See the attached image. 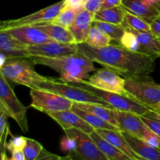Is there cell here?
Segmentation results:
<instances>
[{
    "label": "cell",
    "mask_w": 160,
    "mask_h": 160,
    "mask_svg": "<svg viewBox=\"0 0 160 160\" xmlns=\"http://www.w3.org/2000/svg\"><path fill=\"white\" fill-rule=\"evenodd\" d=\"M31 56H45V57H59L76 54L79 52L78 44H63L53 42L29 45L28 48Z\"/></svg>",
    "instance_id": "obj_12"
},
{
    "label": "cell",
    "mask_w": 160,
    "mask_h": 160,
    "mask_svg": "<svg viewBox=\"0 0 160 160\" xmlns=\"http://www.w3.org/2000/svg\"><path fill=\"white\" fill-rule=\"evenodd\" d=\"M122 1L123 0H105L102 6V8L100 9H109V8L122 6Z\"/></svg>",
    "instance_id": "obj_43"
},
{
    "label": "cell",
    "mask_w": 160,
    "mask_h": 160,
    "mask_svg": "<svg viewBox=\"0 0 160 160\" xmlns=\"http://www.w3.org/2000/svg\"><path fill=\"white\" fill-rule=\"evenodd\" d=\"M94 20L121 25L124 21V9L122 6H119L109 9H100L95 14Z\"/></svg>",
    "instance_id": "obj_25"
},
{
    "label": "cell",
    "mask_w": 160,
    "mask_h": 160,
    "mask_svg": "<svg viewBox=\"0 0 160 160\" xmlns=\"http://www.w3.org/2000/svg\"><path fill=\"white\" fill-rule=\"evenodd\" d=\"M28 138L23 136H11V140L6 144V149L10 152L17 151H23L27 143Z\"/></svg>",
    "instance_id": "obj_35"
},
{
    "label": "cell",
    "mask_w": 160,
    "mask_h": 160,
    "mask_svg": "<svg viewBox=\"0 0 160 160\" xmlns=\"http://www.w3.org/2000/svg\"><path fill=\"white\" fill-rule=\"evenodd\" d=\"M122 6L128 12L144 19L149 23L160 14L155 6H148L143 0H123Z\"/></svg>",
    "instance_id": "obj_20"
},
{
    "label": "cell",
    "mask_w": 160,
    "mask_h": 160,
    "mask_svg": "<svg viewBox=\"0 0 160 160\" xmlns=\"http://www.w3.org/2000/svg\"><path fill=\"white\" fill-rule=\"evenodd\" d=\"M159 45H160V38H159Z\"/></svg>",
    "instance_id": "obj_49"
},
{
    "label": "cell",
    "mask_w": 160,
    "mask_h": 160,
    "mask_svg": "<svg viewBox=\"0 0 160 160\" xmlns=\"http://www.w3.org/2000/svg\"><path fill=\"white\" fill-rule=\"evenodd\" d=\"M113 113L121 132H127L134 137L141 138L142 134L148 129L141 116L138 114L115 109Z\"/></svg>",
    "instance_id": "obj_14"
},
{
    "label": "cell",
    "mask_w": 160,
    "mask_h": 160,
    "mask_svg": "<svg viewBox=\"0 0 160 160\" xmlns=\"http://www.w3.org/2000/svg\"><path fill=\"white\" fill-rule=\"evenodd\" d=\"M124 22L128 26L138 31L151 32L150 23L145 21L144 19L128 12L124 9Z\"/></svg>",
    "instance_id": "obj_29"
},
{
    "label": "cell",
    "mask_w": 160,
    "mask_h": 160,
    "mask_svg": "<svg viewBox=\"0 0 160 160\" xmlns=\"http://www.w3.org/2000/svg\"><path fill=\"white\" fill-rule=\"evenodd\" d=\"M154 6L156 8V9H158V11H159V13H160V0L159 2H156V4L154 5Z\"/></svg>",
    "instance_id": "obj_47"
},
{
    "label": "cell",
    "mask_w": 160,
    "mask_h": 160,
    "mask_svg": "<svg viewBox=\"0 0 160 160\" xmlns=\"http://www.w3.org/2000/svg\"><path fill=\"white\" fill-rule=\"evenodd\" d=\"M88 83L97 88L128 95L125 90V78L113 70L102 68L88 78Z\"/></svg>",
    "instance_id": "obj_10"
},
{
    "label": "cell",
    "mask_w": 160,
    "mask_h": 160,
    "mask_svg": "<svg viewBox=\"0 0 160 160\" xmlns=\"http://www.w3.org/2000/svg\"><path fill=\"white\" fill-rule=\"evenodd\" d=\"M73 106L78 108L82 110L87 111V112H91L94 115L97 116L99 118L106 120L108 123H111L113 126L117 127L120 130V126H119L118 122L116 120L114 117L113 110L114 109H110V108L106 107V106H101L98 104H93V103H85V102H73Z\"/></svg>",
    "instance_id": "obj_23"
},
{
    "label": "cell",
    "mask_w": 160,
    "mask_h": 160,
    "mask_svg": "<svg viewBox=\"0 0 160 160\" xmlns=\"http://www.w3.org/2000/svg\"><path fill=\"white\" fill-rule=\"evenodd\" d=\"M120 44L130 51L144 54V51L137 36L130 30H125L124 34L120 41Z\"/></svg>",
    "instance_id": "obj_30"
},
{
    "label": "cell",
    "mask_w": 160,
    "mask_h": 160,
    "mask_svg": "<svg viewBox=\"0 0 160 160\" xmlns=\"http://www.w3.org/2000/svg\"><path fill=\"white\" fill-rule=\"evenodd\" d=\"M89 135L96 143L99 149L102 152V153L106 156L108 160H134L130 158L124 152H123L121 150L105 140L102 137H101L98 134L96 131H93Z\"/></svg>",
    "instance_id": "obj_24"
},
{
    "label": "cell",
    "mask_w": 160,
    "mask_h": 160,
    "mask_svg": "<svg viewBox=\"0 0 160 160\" xmlns=\"http://www.w3.org/2000/svg\"><path fill=\"white\" fill-rule=\"evenodd\" d=\"M134 152L144 160H160V150L127 132H122Z\"/></svg>",
    "instance_id": "obj_22"
},
{
    "label": "cell",
    "mask_w": 160,
    "mask_h": 160,
    "mask_svg": "<svg viewBox=\"0 0 160 160\" xmlns=\"http://www.w3.org/2000/svg\"><path fill=\"white\" fill-rule=\"evenodd\" d=\"M64 132L75 139L78 144L75 153L82 160H108L89 134L78 129H67Z\"/></svg>",
    "instance_id": "obj_11"
},
{
    "label": "cell",
    "mask_w": 160,
    "mask_h": 160,
    "mask_svg": "<svg viewBox=\"0 0 160 160\" xmlns=\"http://www.w3.org/2000/svg\"><path fill=\"white\" fill-rule=\"evenodd\" d=\"M0 106L5 109L9 117L13 119L21 131L27 133L28 131V123L27 118V109L13 90L8 83L7 79L0 73Z\"/></svg>",
    "instance_id": "obj_7"
},
{
    "label": "cell",
    "mask_w": 160,
    "mask_h": 160,
    "mask_svg": "<svg viewBox=\"0 0 160 160\" xmlns=\"http://www.w3.org/2000/svg\"><path fill=\"white\" fill-rule=\"evenodd\" d=\"M78 13V12L77 11L73 10L70 8L63 6L59 13L56 16V17L52 21H51V23L69 29V28L71 26L72 23L74 21Z\"/></svg>",
    "instance_id": "obj_31"
},
{
    "label": "cell",
    "mask_w": 160,
    "mask_h": 160,
    "mask_svg": "<svg viewBox=\"0 0 160 160\" xmlns=\"http://www.w3.org/2000/svg\"><path fill=\"white\" fill-rule=\"evenodd\" d=\"M33 26L40 29L56 42L63 44H77L74 37L68 28H65L51 22L36 23Z\"/></svg>",
    "instance_id": "obj_21"
},
{
    "label": "cell",
    "mask_w": 160,
    "mask_h": 160,
    "mask_svg": "<svg viewBox=\"0 0 160 160\" xmlns=\"http://www.w3.org/2000/svg\"><path fill=\"white\" fill-rule=\"evenodd\" d=\"M60 148L62 151L67 152H76L78 144L73 138L66 134L65 137L61 139Z\"/></svg>",
    "instance_id": "obj_37"
},
{
    "label": "cell",
    "mask_w": 160,
    "mask_h": 160,
    "mask_svg": "<svg viewBox=\"0 0 160 160\" xmlns=\"http://www.w3.org/2000/svg\"><path fill=\"white\" fill-rule=\"evenodd\" d=\"M80 52L117 72L123 78L149 75L155 70V60L148 55L131 52L121 45H109L102 48L90 46L85 42L78 44Z\"/></svg>",
    "instance_id": "obj_1"
},
{
    "label": "cell",
    "mask_w": 160,
    "mask_h": 160,
    "mask_svg": "<svg viewBox=\"0 0 160 160\" xmlns=\"http://www.w3.org/2000/svg\"><path fill=\"white\" fill-rule=\"evenodd\" d=\"M47 115L57 122L63 131L67 129H78L88 134H92L95 131L93 127L91 126L71 109L61 112H49Z\"/></svg>",
    "instance_id": "obj_15"
},
{
    "label": "cell",
    "mask_w": 160,
    "mask_h": 160,
    "mask_svg": "<svg viewBox=\"0 0 160 160\" xmlns=\"http://www.w3.org/2000/svg\"><path fill=\"white\" fill-rule=\"evenodd\" d=\"M35 64L28 58L8 59L0 67V73L9 81L31 88H37L42 81L46 79L34 70Z\"/></svg>",
    "instance_id": "obj_3"
},
{
    "label": "cell",
    "mask_w": 160,
    "mask_h": 160,
    "mask_svg": "<svg viewBox=\"0 0 160 160\" xmlns=\"http://www.w3.org/2000/svg\"><path fill=\"white\" fill-rule=\"evenodd\" d=\"M71 110L79 115L83 120H85L88 123L93 127L95 130L98 129H106V130H111V131H121L118 128L113 126L111 123H108L106 120H102V119L99 118L97 116L94 115V114L91 113V112H87V111L82 110L78 108L75 107V106H72Z\"/></svg>",
    "instance_id": "obj_26"
},
{
    "label": "cell",
    "mask_w": 160,
    "mask_h": 160,
    "mask_svg": "<svg viewBox=\"0 0 160 160\" xmlns=\"http://www.w3.org/2000/svg\"><path fill=\"white\" fill-rule=\"evenodd\" d=\"M60 160H73V158L71 157L70 155H68V156H62V157L60 158Z\"/></svg>",
    "instance_id": "obj_46"
},
{
    "label": "cell",
    "mask_w": 160,
    "mask_h": 160,
    "mask_svg": "<svg viewBox=\"0 0 160 160\" xmlns=\"http://www.w3.org/2000/svg\"><path fill=\"white\" fill-rule=\"evenodd\" d=\"M65 6V0L59 1L52 6L37 11L32 14L20 17L15 20H8L2 21L0 24V30H6L16 27L25 26V25H34L36 23L51 22L59 13L61 9Z\"/></svg>",
    "instance_id": "obj_9"
},
{
    "label": "cell",
    "mask_w": 160,
    "mask_h": 160,
    "mask_svg": "<svg viewBox=\"0 0 160 160\" xmlns=\"http://www.w3.org/2000/svg\"><path fill=\"white\" fill-rule=\"evenodd\" d=\"M101 137H102L105 140L107 141L112 145L117 147L123 152L128 155L130 158L134 160H144L140 157L133 150L131 145L126 140L124 136L123 135L121 131H111V130L106 129H98L95 130Z\"/></svg>",
    "instance_id": "obj_18"
},
{
    "label": "cell",
    "mask_w": 160,
    "mask_h": 160,
    "mask_svg": "<svg viewBox=\"0 0 160 160\" xmlns=\"http://www.w3.org/2000/svg\"><path fill=\"white\" fill-rule=\"evenodd\" d=\"M141 117L147 128L160 137V114L150 109Z\"/></svg>",
    "instance_id": "obj_34"
},
{
    "label": "cell",
    "mask_w": 160,
    "mask_h": 160,
    "mask_svg": "<svg viewBox=\"0 0 160 160\" xmlns=\"http://www.w3.org/2000/svg\"><path fill=\"white\" fill-rule=\"evenodd\" d=\"M121 26L123 27L124 30H130L136 34L142 47L144 54L148 55L155 59L160 57V45L159 38H156L152 33L138 31L133 28H130L124 22L122 23Z\"/></svg>",
    "instance_id": "obj_19"
},
{
    "label": "cell",
    "mask_w": 160,
    "mask_h": 160,
    "mask_svg": "<svg viewBox=\"0 0 160 160\" xmlns=\"http://www.w3.org/2000/svg\"><path fill=\"white\" fill-rule=\"evenodd\" d=\"M84 2H88V0H84Z\"/></svg>",
    "instance_id": "obj_48"
},
{
    "label": "cell",
    "mask_w": 160,
    "mask_h": 160,
    "mask_svg": "<svg viewBox=\"0 0 160 160\" xmlns=\"http://www.w3.org/2000/svg\"><path fill=\"white\" fill-rule=\"evenodd\" d=\"M143 1L145 2L147 5H148V6H154V5L156 4L157 2H159V0H143Z\"/></svg>",
    "instance_id": "obj_45"
},
{
    "label": "cell",
    "mask_w": 160,
    "mask_h": 160,
    "mask_svg": "<svg viewBox=\"0 0 160 160\" xmlns=\"http://www.w3.org/2000/svg\"><path fill=\"white\" fill-rule=\"evenodd\" d=\"M9 116L7 115L5 109L0 106V148H1V156L6 154V138L7 136L10 134L9 126L8 123L7 119Z\"/></svg>",
    "instance_id": "obj_32"
},
{
    "label": "cell",
    "mask_w": 160,
    "mask_h": 160,
    "mask_svg": "<svg viewBox=\"0 0 160 160\" xmlns=\"http://www.w3.org/2000/svg\"><path fill=\"white\" fill-rule=\"evenodd\" d=\"M112 38L108 34L92 25L86 38L85 43L93 48H102L110 45Z\"/></svg>",
    "instance_id": "obj_27"
},
{
    "label": "cell",
    "mask_w": 160,
    "mask_h": 160,
    "mask_svg": "<svg viewBox=\"0 0 160 160\" xmlns=\"http://www.w3.org/2000/svg\"><path fill=\"white\" fill-rule=\"evenodd\" d=\"M92 25L98 28L100 31L104 32L105 34H108L112 38V40L117 41L119 42L125 31L121 25L113 24V23H107V22L93 20Z\"/></svg>",
    "instance_id": "obj_28"
},
{
    "label": "cell",
    "mask_w": 160,
    "mask_h": 160,
    "mask_svg": "<svg viewBox=\"0 0 160 160\" xmlns=\"http://www.w3.org/2000/svg\"><path fill=\"white\" fill-rule=\"evenodd\" d=\"M150 109H152V110L154 111V112L160 114V102L158 103V104L156 105V106H152V108H150Z\"/></svg>",
    "instance_id": "obj_44"
},
{
    "label": "cell",
    "mask_w": 160,
    "mask_h": 160,
    "mask_svg": "<svg viewBox=\"0 0 160 160\" xmlns=\"http://www.w3.org/2000/svg\"><path fill=\"white\" fill-rule=\"evenodd\" d=\"M31 97L30 106L46 114L70 110L73 104V101L62 95L42 89L31 88Z\"/></svg>",
    "instance_id": "obj_8"
},
{
    "label": "cell",
    "mask_w": 160,
    "mask_h": 160,
    "mask_svg": "<svg viewBox=\"0 0 160 160\" xmlns=\"http://www.w3.org/2000/svg\"><path fill=\"white\" fill-rule=\"evenodd\" d=\"M37 88L52 92L76 102L93 103L113 109L106 102L91 92L74 85L73 83L63 82L56 78H46L38 85Z\"/></svg>",
    "instance_id": "obj_5"
},
{
    "label": "cell",
    "mask_w": 160,
    "mask_h": 160,
    "mask_svg": "<svg viewBox=\"0 0 160 160\" xmlns=\"http://www.w3.org/2000/svg\"><path fill=\"white\" fill-rule=\"evenodd\" d=\"M95 14L86 9L80 11L69 30L74 37L77 44L85 42L86 38L92 26Z\"/></svg>",
    "instance_id": "obj_17"
},
{
    "label": "cell",
    "mask_w": 160,
    "mask_h": 160,
    "mask_svg": "<svg viewBox=\"0 0 160 160\" xmlns=\"http://www.w3.org/2000/svg\"><path fill=\"white\" fill-rule=\"evenodd\" d=\"M28 45L22 43L4 30H0V53L5 55L7 59L12 58H28Z\"/></svg>",
    "instance_id": "obj_16"
},
{
    "label": "cell",
    "mask_w": 160,
    "mask_h": 160,
    "mask_svg": "<svg viewBox=\"0 0 160 160\" xmlns=\"http://www.w3.org/2000/svg\"><path fill=\"white\" fill-rule=\"evenodd\" d=\"M16 39L27 45H35L39 44L53 42L45 33L33 25L16 27L4 30Z\"/></svg>",
    "instance_id": "obj_13"
},
{
    "label": "cell",
    "mask_w": 160,
    "mask_h": 160,
    "mask_svg": "<svg viewBox=\"0 0 160 160\" xmlns=\"http://www.w3.org/2000/svg\"><path fill=\"white\" fill-rule=\"evenodd\" d=\"M34 64L46 66L53 69L60 75L58 78L67 83H75L90 78L89 73L96 70L94 62L81 52L59 57L31 56Z\"/></svg>",
    "instance_id": "obj_2"
},
{
    "label": "cell",
    "mask_w": 160,
    "mask_h": 160,
    "mask_svg": "<svg viewBox=\"0 0 160 160\" xmlns=\"http://www.w3.org/2000/svg\"><path fill=\"white\" fill-rule=\"evenodd\" d=\"M151 32L158 38H160V14L150 23Z\"/></svg>",
    "instance_id": "obj_41"
},
{
    "label": "cell",
    "mask_w": 160,
    "mask_h": 160,
    "mask_svg": "<svg viewBox=\"0 0 160 160\" xmlns=\"http://www.w3.org/2000/svg\"><path fill=\"white\" fill-rule=\"evenodd\" d=\"M60 158L61 156L53 154L45 148H43L42 152L40 153V155L36 160H60Z\"/></svg>",
    "instance_id": "obj_40"
},
{
    "label": "cell",
    "mask_w": 160,
    "mask_h": 160,
    "mask_svg": "<svg viewBox=\"0 0 160 160\" xmlns=\"http://www.w3.org/2000/svg\"><path fill=\"white\" fill-rule=\"evenodd\" d=\"M84 0H65V7L70 8L73 10L79 12L80 11L84 9Z\"/></svg>",
    "instance_id": "obj_39"
},
{
    "label": "cell",
    "mask_w": 160,
    "mask_h": 160,
    "mask_svg": "<svg viewBox=\"0 0 160 160\" xmlns=\"http://www.w3.org/2000/svg\"><path fill=\"white\" fill-rule=\"evenodd\" d=\"M105 0H88L84 4V9L95 14L102 8Z\"/></svg>",
    "instance_id": "obj_38"
},
{
    "label": "cell",
    "mask_w": 160,
    "mask_h": 160,
    "mask_svg": "<svg viewBox=\"0 0 160 160\" xmlns=\"http://www.w3.org/2000/svg\"><path fill=\"white\" fill-rule=\"evenodd\" d=\"M10 157H8L7 155L5 154L1 156V160H25L23 156V151H17L11 152Z\"/></svg>",
    "instance_id": "obj_42"
},
{
    "label": "cell",
    "mask_w": 160,
    "mask_h": 160,
    "mask_svg": "<svg viewBox=\"0 0 160 160\" xmlns=\"http://www.w3.org/2000/svg\"><path fill=\"white\" fill-rule=\"evenodd\" d=\"M124 78L125 90L128 96L149 109L160 102V84L149 75Z\"/></svg>",
    "instance_id": "obj_4"
},
{
    "label": "cell",
    "mask_w": 160,
    "mask_h": 160,
    "mask_svg": "<svg viewBox=\"0 0 160 160\" xmlns=\"http://www.w3.org/2000/svg\"><path fill=\"white\" fill-rule=\"evenodd\" d=\"M42 144L31 138H27V143L23 149L25 160H36L43 149Z\"/></svg>",
    "instance_id": "obj_33"
},
{
    "label": "cell",
    "mask_w": 160,
    "mask_h": 160,
    "mask_svg": "<svg viewBox=\"0 0 160 160\" xmlns=\"http://www.w3.org/2000/svg\"><path fill=\"white\" fill-rule=\"evenodd\" d=\"M73 84L101 98L115 109L134 112L139 116L145 115L150 110L149 108L141 104L140 102L129 97L128 95L114 93V92H107V91L97 88L89 84L88 81H85V80L73 83Z\"/></svg>",
    "instance_id": "obj_6"
},
{
    "label": "cell",
    "mask_w": 160,
    "mask_h": 160,
    "mask_svg": "<svg viewBox=\"0 0 160 160\" xmlns=\"http://www.w3.org/2000/svg\"><path fill=\"white\" fill-rule=\"evenodd\" d=\"M140 139H142V141L146 142L147 144L151 145L153 148L160 150V137L156 134H155L154 132H152L148 128L142 134Z\"/></svg>",
    "instance_id": "obj_36"
}]
</instances>
